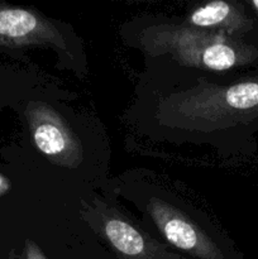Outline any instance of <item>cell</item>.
Here are the masks:
<instances>
[{"instance_id": "obj_10", "label": "cell", "mask_w": 258, "mask_h": 259, "mask_svg": "<svg viewBox=\"0 0 258 259\" xmlns=\"http://www.w3.org/2000/svg\"><path fill=\"white\" fill-rule=\"evenodd\" d=\"M9 190V181L0 175V195L5 194Z\"/></svg>"}, {"instance_id": "obj_9", "label": "cell", "mask_w": 258, "mask_h": 259, "mask_svg": "<svg viewBox=\"0 0 258 259\" xmlns=\"http://www.w3.org/2000/svg\"><path fill=\"white\" fill-rule=\"evenodd\" d=\"M245 5L250 8V12L253 14V20H254V24L258 23V0H249V2L245 3Z\"/></svg>"}, {"instance_id": "obj_1", "label": "cell", "mask_w": 258, "mask_h": 259, "mask_svg": "<svg viewBox=\"0 0 258 259\" xmlns=\"http://www.w3.org/2000/svg\"><path fill=\"white\" fill-rule=\"evenodd\" d=\"M161 115L181 128L258 129V76L227 86L201 83L169 96Z\"/></svg>"}, {"instance_id": "obj_2", "label": "cell", "mask_w": 258, "mask_h": 259, "mask_svg": "<svg viewBox=\"0 0 258 259\" xmlns=\"http://www.w3.org/2000/svg\"><path fill=\"white\" fill-rule=\"evenodd\" d=\"M139 42L149 55H169L181 65L202 70L228 71L258 63L255 43L187 25H153L143 30Z\"/></svg>"}, {"instance_id": "obj_3", "label": "cell", "mask_w": 258, "mask_h": 259, "mask_svg": "<svg viewBox=\"0 0 258 259\" xmlns=\"http://www.w3.org/2000/svg\"><path fill=\"white\" fill-rule=\"evenodd\" d=\"M27 119L35 147L53 163L65 167L80 164V141L57 111L43 103H33L27 109Z\"/></svg>"}, {"instance_id": "obj_7", "label": "cell", "mask_w": 258, "mask_h": 259, "mask_svg": "<svg viewBox=\"0 0 258 259\" xmlns=\"http://www.w3.org/2000/svg\"><path fill=\"white\" fill-rule=\"evenodd\" d=\"M104 233L114 249L129 259L147 258L146 240L143 235L128 223L110 218L104 224Z\"/></svg>"}, {"instance_id": "obj_4", "label": "cell", "mask_w": 258, "mask_h": 259, "mask_svg": "<svg viewBox=\"0 0 258 259\" xmlns=\"http://www.w3.org/2000/svg\"><path fill=\"white\" fill-rule=\"evenodd\" d=\"M148 214L174 247L200 259H227L223 250L176 207L152 199L148 202Z\"/></svg>"}, {"instance_id": "obj_5", "label": "cell", "mask_w": 258, "mask_h": 259, "mask_svg": "<svg viewBox=\"0 0 258 259\" xmlns=\"http://www.w3.org/2000/svg\"><path fill=\"white\" fill-rule=\"evenodd\" d=\"M53 45L66 50L60 30L32 10L0 4V46Z\"/></svg>"}, {"instance_id": "obj_8", "label": "cell", "mask_w": 258, "mask_h": 259, "mask_svg": "<svg viewBox=\"0 0 258 259\" xmlns=\"http://www.w3.org/2000/svg\"><path fill=\"white\" fill-rule=\"evenodd\" d=\"M25 259H46V257L34 243L27 242V244H25Z\"/></svg>"}, {"instance_id": "obj_6", "label": "cell", "mask_w": 258, "mask_h": 259, "mask_svg": "<svg viewBox=\"0 0 258 259\" xmlns=\"http://www.w3.org/2000/svg\"><path fill=\"white\" fill-rule=\"evenodd\" d=\"M184 25L228 37L244 38L254 28V20L248 14L244 4L217 0L196 8Z\"/></svg>"}]
</instances>
